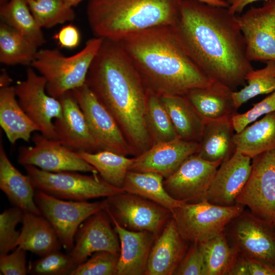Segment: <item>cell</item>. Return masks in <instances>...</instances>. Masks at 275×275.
<instances>
[{
    "label": "cell",
    "mask_w": 275,
    "mask_h": 275,
    "mask_svg": "<svg viewBox=\"0 0 275 275\" xmlns=\"http://www.w3.org/2000/svg\"><path fill=\"white\" fill-rule=\"evenodd\" d=\"M173 26L186 52L211 80L232 91L246 85L253 68L237 16L228 8L181 0Z\"/></svg>",
    "instance_id": "cell-1"
},
{
    "label": "cell",
    "mask_w": 275,
    "mask_h": 275,
    "mask_svg": "<svg viewBox=\"0 0 275 275\" xmlns=\"http://www.w3.org/2000/svg\"><path fill=\"white\" fill-rule=\"evenodd\" d=\"M85 84L115 119L134 156L153 145L146 121L148 90L119 42L103 39Z\"/></svg>",
    "instance_id": "cell-2"
},
{
    "label": "cell",
    "mask_w": 275,
    "mask_h": 275,
    "mask_svg": "<svg viewBox=\"0 0 275 275\" xmlns=\"http://www.w3.org/2000/svg\"><path fill=\"white\" fill-rule=\"evenodd\" d=\"M147 89L158 96H185L213 82L182 47L173 25H159L118 41Z\"/></svg>",
    "instance_id": "cell-3"
},
{
    "label": "cell",
    "mask_w": 275,
    "mask_h": 275,
    "mask_svg": "<svg viewBox=\"0 0 275 275\" xmlns=\"http://www.w3.org/2000/svg\"><path fill=\"white\" fill-rule=\"evenodd\" d=\"M181 0H88L87 15L96 37L120 41L141 31L174 25Z\"/></svg>",
    "instance_id": "cell-4"
},
{
    "label": "cell",
    "mask_w": 275,
    "mask_h": 275,
    "mask_svg": "<svg viewBox=\"0 0 275 275\" xmlns=\"http://www.w3.org/2000/svg\"><path fill=\"white\" fill-rule=\"evenodd\" d=\"M103 40L96 37L90 39L82 50L69 57L55 49L38 50L31 66L45 78L47 93L59 99L66 92L84 85Z\"/></svg>",
    "instance_id": "cell-5"
},
{
    "label": "cell",
    "mask_w": 275,
    "mask_h": 275,
    "mask_svg": "<svg viewBox=\"0 0 275 275\" xmlns=\"http://www.w3.org/2000/svg\"><path fill=\"white\" fill-rule=\"evenodd\" d=\"M24 167L36 189L62 199L87 201L125 191L123 188L109 184L98 174L87 175L75 171L50 172L34 166Z\"/></svg>",
    "instance_id": "cell-6"
},
{
    "label": "cell",
    "mask_w": 275,
    "mask_h": 275,
    "mask_svg": "<svg viewBox=\"0 0 275 275\" xmlns=\"http://www.w3.org/2000/svg\"><path fill=\"white\" fill-rule=\"evenodd\" d=\"M244 207L238 204L221 206L204 199L185 203L171 212L183 239L188 243H200L224 232L228 224L244 210Z\"/></svg>",
    "instance_id": "cell-7"
},
{
    "label": "cell",
    "mask_w": 275,
    "mask_h": 275,
    "mask_svg": "<svg viewBox=\"0 0 275 275\" xmlns=\"http://www.w3.org/2000/svg\"><path fill=\"white\" fill-rule=\"evenodd\" d=\"M224 232L238 254L275 268V228L272 222L244 210L227 226Z\"/></svg>",
    "instance_id": "cell-8"
},
{
    "label": "cell",
    "mask_w": 275,
    "mask_h": 275,
    "mask_svg": "<svg viewBox=\"0 0 275 275\" xmlns=\"http://www.w3.org/2000/svg\"><path fill=\"white\" fill-rule=\"evenodd\" d=\"M104 210L121 226L133 231H148L157 236L172 216L169 209L125 191L105 198Z\"/></svg>",
    "instance_id": "cell-9"
},
{
    "label": "cell",
    "mask_w": 275,
    "mask_h": 275,
    "mask_svg": "<svg viewBox=\"0 0 275 275\" xmlns=\"http://www.w3.org/2000/svg\"><path fill=\"white\" fill-rule=\"evenodd\" d=\"M35 201L41 214L54 229L61 245L70 251L81 224L93 214L104 210L103 201L65 200L36 189Z\"/></svg>",
    "instance_id": "cell-10"
},
{
    "label": "cell",
    "mask_w": 275,
    "mask_h": 275,
    "mask_svg": "<svg viewBox=\"0 0 275 275\" xmlns=\"http://www.w3.org/2000/svg\"><path fill=\"white\" fill-rule=\"evenodd\" d=\"M235 202L261 219H275V150L252 159L249 177Z\"/></svg>",
    "instance_id": "cell-11"
},
{
    "label": "cell",
    "mask_w": 275,
    "mask_h": 275,
    "mask_svg": "<svg viewBox=\"0 0 275 275\" xmlns=\"http://www.w3.org/2000/svg\"><path fill=\"white\" fill-rule=\"evenodd\" d=\"M46 83L43 76L29 67L25 79L17 81L14 89L19 104L41 134L57 140L53 121L61 117L62 106L59 99L47 93Z\"/></svg>",
    "instance_id": "cell-12"
},
{
    "label": "cell",
    "mask_w": 275,
    "mask_h": 275,
    "mask_svg": "<svg viewBox=\"0 0 275 275\" xmlns=\"http://www.w3.org/2000/svg\"><path fill=\"white\" fill-rule=\"evenodd\" d=\"M100 150L134 155L115 119L85 84L71 91Z\"/></svg>",
    "instance_id": "cell-13"
},
{
    "label": "cell",
    "mask_w": 275,
    "mask_h": 275,
    "mask_svg": "<svg viewBox=\"0 0 275 275\" xmlns=\"http://www.w3.org/2000/svg\"><path fill=\"white\" fill-rule=\"evenodd\" d=\"M32 139L34 146H22L19 149L17 160L20 164L34 166L50 172L75 171L98 174L77 151L63 145L58 140L38 133Z\"/></svg>",
    "instance_id": "cell-14"
},
{
    "label": "cell",
    "mask_w": 275,
    "mask_h": 275,
    "mask_svg": "<svg viewBox=\"0 0 275 275\" xmlns=\"http://www.w3.org/2000/svg\"><path fill=\"white\" fill-rule=\"evenodd\" d=\"M239 25L251 61H275V0L251 7L239 16Z\"/></svg>",
    "instance_id": "cell-15"
},
{
    "label": "cell",
    "mask_w": 275,
    "mask_h": 275,
    "mask_svg": "<svg viewBox=\"0 0 275 275\" xmlns=\"http://www.w3.org/2000/svg\"><path fill=\"white\" fill-rule=\"evenodd\" d=\"M221 161L211 162L194 154L171 175L163 179V185L173 198L193 203L205 199Z\"/></svg>",
    "instance_id": "cell-16"
},
{
    "label": "cell",
    "mask_w": 275,
    "mask_h": 275,
    "mask_svg": "<svg viewBox=\"0 0 275 275\" xmlns=\"http://www.w3.org/2000/svg\"><path fill=\"white\" fill-rule=\"evenodd\" d=\"M110 220L103 210L81 224L76 233L75 243L68 253L73 269L96 252L107 251L119 254L120 240Z\"/></svg>",
    "instance_id": "cell-17"
},
{
    "label": "cell",
    "mask_w": 275,
    "mask_h": 275,
    "mask_svg": "<svg viewBox=\"0 0 275 275\" xmlns=\"http://www.w3.org/2000/svg\"><path fill=\"white\" fill-rule=\"evenodd\" d=\"M251 158L235 151L218 168L206 198L211 203L225 206L236 204L252 169Z\"/></svg>",
    "instance_id": "cell-18"
},
{
    "label": "cell",
    "mask_w": 275,
    "mask_h": 275,
    "mask_svg": "<svg viewBox=\"0 0 275 275\" xmlns=\"http://www.w3.org/2000/svg\"><path fill=\"white\" fill-rule=\"evenodd\" d=\"M199 143L178 138L153 145L134 157L129 171L152 172L164 179L173 174L190 156L198 153Z\"/></svg>",
    "instance_id": "cell-19"
},
{
    "label": "cell",
    "mask_w": 275,
    "mask_h": 275,
    "mask_svg": "<svg viewBox=\"0 0 275 275\" xmlns=\"http://www.w3.org/2000/svg\"><path fill=\"white\" fill-rule=\"evenodd\" d=\"M59 100L62 104V114L53 122L57 140L74 151L89 152L99 151L85 115L72 91L66 92Z\"/></svg>",
    "instance_id": "cell-20"
},
{
    "label": "cell",
    "mask_w": 275,
    "mask_h": 275,
    "mask_svg": "<svg viewBox=\"0 0 275 275\" xmlns=\"http://www.w3.org/2000/svg\"><path fill=\"white\" fill-rule=\"evenodd\" d=\"M187 243L171 216L154 240L144 275L174 274L188 249Z\"/></svg>",
    "instance_id": "cell-21"
},
{
    "label": "cell",
    "mask_w": 275,
    "mask_h": 275,
    "mask_svg": "<svg viewBox=\"0 0 275 275\" xmlns=\"http://www.w3.org/2000/svg\"><path fill=\"white\" fill-rule=\"evenodd\" d=\"M111 221L120 243L116 275H144L149 256L157 236L148 231L128 230L114 219Z\"/></svg>",
    "instance_id": "cell-22"
},
{
    "label": "cell",
    "mask_w": 275,
    "mask_h": 275,
    "mask_svg": "<svg viewBox=\"0 0 275 275\" xmlns=\"http://www.w3.org/2000/svg\"><path fill=\"white\" fill-rule=\"evenodd\" d=\"M0 188L10 202L24 212L42 215L35 201L36 189L30 177L22 174L12 163L0 145Z\"/></svg>",
    "instance_id": "cell-23"
},
{
    "label": "cell",
    "mask_w": 275,
    "mask_h": 275,
    "mask_svg": "<svg viewBox=\"0 0 275 275\" xmlns=\"http://www.w3.org/2000/svg\"><path fill=\"white\" fill-rule=\"evenodd\" d=\"M232 90L216 82L210 86L193 90L185 96L206 120L232 118L237 113Z\"/></svg>",
    "instance_id": "cell-24"
},
{
    "label": "cell",
    "mask_w": 275,
    "mask_h": 275,
    "mask_svg": "<svg viewBox=\"0 0 275 275\" xmlns=\"http://www.w3.org/2000/svg\"><path fill=\"white\" fill-rule=\"evenodd\" d=\"M0 125L12 144L19 140L29 142L31 134L39 131L17 100L14 87L0 89Z\"/></svg>",
    "instance_id": "cell-25"
},
{
    "label": "cell",
    "mask_w": 275,
    "mask_h": 275,
    "mask_svg": "<svg viewBox=\"0 0 275 275\" xmlns=\"http://www.w3.org/2000/svg\"><path fill=\"white\" fill-rule=\"evenodd\" d=\"M173 124L178 137L184 140L199 143L205 120L185 96H159Z\"/></svg>",
    "instance_id": "cell-26"
},
{
    "label": "cell",
    "mask_w": 275,
    "mask_h": 275,
    "mask_svg": "<svg viewBox=\"0 0 275 275\" xmlns=\"http://www.w3.org/2000/svg\"><path fill=\"white\" fill-rule=\"evenodd\" d=\"M17 246L39 256L59 250L61 246L50 223L42 215L24 212Z\"/></svg>",
    "instance_id": "cell-27"
},
{
    "label": "cell",
    "mask_w": 275,
    "mask_h": 275,
    "mask_svg": "<svg viewBox=\"0 0 275 275\" xmlns=\"http://www.w3.org/2000/svg\"><path fill=\"white\" fill-rule=\"evenodd\" d=\"M234 131L231 118L206 120L197 154L206 160L223 162L235 151Z\"/></svg>",
    "instance_id": "cell-28"
},
{
    "label": "cell",
    "mask_w": 275,
    "mask_h": 275,
    "mask_svg": "<svg viewBox=\"0 0 275 275\" xmlns=\"http://www.w3.org/2000/svg\"><path fill=\"white\" fill-rule=\"evenodd\" d=\"M233 143L235 151L252 159L261 153L275 150V112L235 133Z\"/></svg>",
    "instance_id": "cell-29"
},
{
    "label": "cell",
    "mask_w": 275,
    "mask_h": 275,
    "mask_svg": "<svg viewBox=\"0 0 275 275\" xmlns=\"http://www.w3.org/2000/svg\"><path fill=\"white\" fill-rule=\"evenodd\" d=\"M163 179L155 173L129 171L123 188L125 192L144 197L171 211L185 203L170 196L164 187Z\"/></svg>",
    "instance_id": "cell-30"
},
{
    "label": "cell",
    "mask_w": 275,
    "mask_h": 275,
    "mask_svg": "<svg viewBox=\"0 0 275 275\" xmlns=\"http://www.w3.org/2000/svg\"><path fill=\"white\" fill-rule=\"evenodd\" d=\"M77 152L97 171L104 181L114 186L123 188L127 173L134 157L129 158L126 155L108 150Z\"/></svg>",
    "instance_id": "cell-31"
},
{
    "label": "cell",
    "mask_w": 275,
    "mask_h": 275,
    "mask_svg": "<svg viewBox=\"0 0 275 275\" xmlns=\"http://www.w3.org/2000/svg\"><path fill=\"white\" fill-rule=\"evenodd\" d=\"M37 46L13 28L0 24V62L7 65H31L38 51Z\"/></svg>",
    "instance_id": "cell-32"
},
{
    "label": "cell",
    "mask_w": 275,
    "mask_h": 275,
    "mask_svg": "<svg viewBox=\"0 0 275 275\" xmlns=\"http://www.w3.org/2000/svg\"><path fill=\"white\" fill-rule=\"evenodd\" d=\"M2 22L28 38L37 46L45 42L42 28L33 15L26 0H10L1 6Z\"/></svg>",
    "instance_id": "cell-33"
},
{
    "label": "cell",
    "mask_w": 275,
    "mask_h": 275,
    "mask_svg": "<svg viewBox=\"0 0 275 275\" xmlns=\"http://www.w3.org/2000/svg\"><path fill=\"white\" fill-rule=\"evenodd\" d=\"M204 257L205 275H228L237 256L225 232L199 243Z\"/></svg>",
    "instance_id": "cell-34"
},
{
    "label": "cell",
    "mask_w": 275,
    "mask_h": 275,
    "mask_svg": "<svg viewBox=\"0 0 275 275\" xmlns=\"http://www.w3.org/2000/svg\"><path fill=\"white\" fill-rule=\"evenodd\" d=\"M146 121L153 145L179 138L159 97L148 90Z\"/></svg>",
    "instance_id": "cell-35"
},
{
    "label": "cell",
    "mask_w": 275,
    "mask_h": 275,
    "mask_svg": "<svg viewBox=\"0 0 275 275\" xmlns=\"http://www.w3.org/2000/svg\"><path fill=\"white\" fill-rule=\"evenodd\" d=\"M244 87L233 91L232 96L237 109L242 104L259 95L269 94L275 91V61L266 62L261 69L250 71L245 77Z\"/></svg>",
    "instance_id": "cell-36"
},
{
    "label": "cell",
    "mask_w": 275,
    "mask_h": 275,
    "mask_svg": "<svg viewBox=\"0 0 275 275\" xmlns=\"http://www.w3.org/2000/svg\"><path fill=\"white\" fill-rule=\"evenodd\" d=\"M30 9L41 28H50L75 18L72 7L64 0H36L28 2Z\"/></svg>",
    "instance_id": "cell-37"
},
{
    "label": "cell",
    "mask_w": 275,
    "mask_h": 275,
    "mask_svg": "<svg viewBox=\"0 0 275 275\" xmlns=\"http://www.w3.org/2000/svg\"><path fill=\"white\" fill-rule=\"evenodd\" d=\"M73 270L68 254H64L59 250L30 263L28 273L34 275H65L70 274Z\"/></svg>",
    "instance_id": "cell-38"
},
{
    "label": "cell",
    "mask_w": 275,
    "mask_h": 275,
    "mask_svg": "<svg viewBox=\"0 0 275 275\" xmlns=\"http://www.w3.org/2000/svg\"><path fill=\"white\" fill-rule=\"evenodd\" d=\"M23 214L20 208L14 206L0 214V255L9 253L17 246L20 232L16 227L22 222Z\"/></svg>",
    "instance_id": "cell-39"
},
{
    "label": "cell",
    "mask_w": 275,
    "mask_h": 275,
    "mask_svg": "<svg viewBox=\"0 0 275 275\" xmlns=\"http://www.w3.org/2000/svg\"><path fill=\"white\" fill-rule=\"evenodd\" d=\"M119 254L107 251L94 253L70 275H116Z\"/></svg>",
    "instance_id": "cell-40"
},
{
    "label": "cell",
    "mask_w": 275,
    "mask_h": 275,
    "mask_svg": "<svg viewBox=\"0 0 275 275\" xmlns=\"http://www.w3.org/2000/svg\"><path fill=\"white\" fill-rule=\"evenodd\" d=\"M275 112V91L253 105V107L242 114L236 113L231 120L235 133L242 131L259 117Z\"/></svg>",
    "instance_id": "cell-41"
},
{
    "label": "cell",
    "mask_w": 275,
    "mask_h": 275,
    "mask_svg": "<svg viewBox=\"0 0 275 275\" xmlns=\"http://www.w3.org/2000/svg\"><path fill=\"white\" fill-rule=\"evenodd\" d=\"M174 274L205 275L204 257L199 243H190Z\"/></svg>",
    "instance_id": "cell-42"
},
{
    "label": "cell",
    "mask_w": 275,
    "mask_h": 275,
    "mask_svg": "<svg viewBox=\"0 0 275 275\" xmlns=\"http://www.w3.org/2000/svg\"><path fill=\"white\" fill-rule=\"evenodd\" d=\"M228 275H275V268L238 254Z\"/></svg>",
    "instance_id": "cell-43"
},
{
    "label": "cell",
    "mask_w": 275,
    "mask_h": 275,
    "mask_svg": "<svg viewBox=\"0 0 275 275\" xmlns=\"http://www.w3.org/2000/svg\"><path fill=\"white\" fill-rule=\"evenodd\" d=\"M26 251L18 246L11 254L0 255V271L3 275H25Z\"/></svg>",
    "instance_id": "cell-44"
},
{
    "label": "cell",
    "mask_w": 275,
    "mask_h": 275,
    "mask_svg": "<svg viewBox=\"0 0 275 275\" xmlns=\"http://www.w3.org/2000/svg\"><path fill=\"white\" fill-rule=\"evenodd\" d=\"M54 39L63 48L73 49L77 47L80 41V34L77 28L72 24H67L62 28L54 35Z\"/></svg>",
    "instance_id": "cell-45"
},
{
    "label": "cell",
    "mask_w": 275,
    "mask_h": 275,
    "mask_svg": "<svg viewBox=\"0 0 275 275\" xmlns=\"http://www.w3.org/2000/svg\"><path fill=\"white\" fill-rule=\"evenodd\" d=\"M228 3V9L231 12L236 15L241 13L244 8L248 5L258 1H267L269 0H226Z\"/></svg>",
    "instance_id": "cell-46"
},
{
    "label": "cell",
    "mask_w": 275,
    "mask_h": 275,
    "mask_svg": "<svg viewBox=\"0 0 275 275\" xmlns=\"http://www.w3.org/2000/svg\"><path fill=\"white\" fill-rule=\"evenodd\" d=\"M206 4L228 8L229 5L226 0H195Z\"/></svg>",
    "instance_id": "cell-47"
},
{
    "label": "cell",
    "mask_w": 275,
    "mask_h": 275,
    "mask_svg": "<svg viewBox=\"0 0 275 275\" xmlns=\"http://www.w3.org/2000/svg\"><path fill=\"white\" fill-rule=\"evenodd\" d=\"M12 79L5 70H3L0 76V86L4 88L10 86Z\"/></svg>",
    "instance_id": "cell-48"
},
{
    "label": "cell",
    "mask_w": 275,
    "mask_h": 275,
    "mask_svg": "<svg viewBox=\"0 0 275 275\" xmlns=\"http://www.w3.org/2000/svg\"><path fill=\"white\" fill-rule=\"evenodd\" d=\"M84 0H64L66 4L70 7L77 6Z\"/></svg>",
    "instance_id": "cell-49"
},
{
    "label": "cell",
    "mask_w": 275,
    "mask_h": 275,
    "mask_svg": "<svg viewBox=\"0 0 275 275\" xmlns=\"http://www.w3.org/2000/svg\"><path fill=\"white\" fill-rule=\"evenodd\" d=\"M8 2V0H1V6L6 4Z\"/></svg>",
    "instance_id": "cell-50"
},
{
    "label": "cell",
    "mask_w": 275,
    "mask_h": 275,
    "mask_svg": "<svg viewBox=\"0 0 275 275\" xmlns=\"http://www.w3.org/2000/svg\"><path fill=\"white\" fill-rule=\"evenodd\" d=\"M272 224H273V225L274 226V227L275 228V219L272 222Z\"/></svg>",
    "instance_id": "cell-51"
},
{
    "label": "cell",
    "mask_w": 275,
    "mask_h": 275,
    "mask_svg": "<svg viewBox=\"0 0 275 275\" xmlns=\"http://www.w3.org/2000/svg\"><path fill=\"white\" fill-rule=\"evenodd\" d=\"M36 1V0H26V1L28 2L29 1Z\"/></svg>",
    "instance_id": "cell-52"
}]
</instances>
